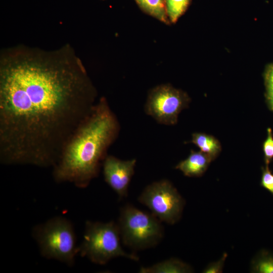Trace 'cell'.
I'll use <instances>...</instances> for the list:
<instances>
[{"instance_id":"1","label":"cell","mask_w":273,"mask_h":273,"mask_svg":"<svg viewBox=\"0 0 273 273\" xmlns=\"http://www.w3.org/2000/svg\"><path fill=\"white\" fill-rule=\"evenodd\" d=\"M97 90L69 44L19 46L0 56V162L52 168L96 104Z\"/></svg>"},{"instance_id":"2","label":"cell","mask_w":273,"mask_h":273,"mask_svg":"<svg viewBox=\"0 0 273 273\" xmlns=\"http://www.w3.org/2000/svg\"><path fill=\"white\" fill-rule=\"evenodd\" d=\"M120 129L119 121L107 100L101 97L53 167L55 181L86 188L98 176L108 149L116 141Z\"/></svg>"},{"instance_id":"3","label":"cell","mask_w":273,"mask_h":273,"mask_svg":"<svg viewBox=\"0 0 273 273\" xmlns=\"http://www.w3.org/2000/svg\"><path fill=\"white\" fill-rule=\"evenodd\" d=\"M32 235L41 255L72 266L79 253L72 223L63 216H55L34 226Z\"/></svg>"},{"instance_id":"4","label":"cell","mask_w":273,"mask_h":273,"mask_svg":"<svg viewBox=\"0 0 273 273\" xmlns=\"http://www.w3.org/2000/svg\"><path fill=\"white\" fill-rule=\"evenodd\" d=\"M121 239L117 223L87 220L82 241L78 246L79 254L94 263L104 265L119 257L137 261L139 257L125 252L121 245Z\"/></svg>"},{"instance_id":"5","label":"cell","mask_w":273,"mask_h":273,"mask_svg":"<svg viewBox=\"0 0 273 273\" xmlns=\"http://www.w3.org/2000/svg\"><path fill=\"white\" fill-rule=\"evenodd\" d=\"M117 224L122 242L133 250L155 247L164 235L161 221L156 216L129 204L121 208Z\"/></svg>"},{"instance_id":"6","label":"cell","mask_w":273,"mask_h":273,"mask_svg":"<svg viewBox=\"0 0 273 273\" xmlns=\"http://www.w3.org/2000/svg\"><path fill=\"white\" fill-rule=\"evenodd\" d=\"M161 222L169 224L180 218L185 201L172 184L163 179L148 185L138 198Z\"/></svg>"},{"instance_id":"7","label":"cell","mask_w":273,"mask_h":273,"mask_svg":"<svg viewBox=\"0 0 273 273\" xmlns=\"http://www.w3.org/2000/svg\"><path fill=\"white\" fill-rule=\"evenodd\" d=\"M190 101L184 91L168 84H161L149 92L145 111L159 123L173 125L176 124L178 114L188 106Z\"/></svg>"},{"instance_id":"8","label":"cell","mask_w":273,"mask_h":273,"mask_svg":"<svg viewBox=\"0 0 273 273\" xmlns=\"http://www.w3.org/2000/svg\"><path fill=\"white\" fill-rule=\"evenodd\" d=\"M136 163L135 159L122 160L108 155L103 161L102 166L104 180L119 198L127 196Z\"/></svg>"},{"instance_id":"9","label":"cell","mask_w":273,"mask_h":273,"mask_svg":"<svg viewBox=\"0 0 273 273\" xmlns=\"http://www.w3.org/2000/svg\"><path fill=\"white\" fill-rule=\"evenodd\" d=\"M211 158L201 151L192 150L190 155L185 160L179 162L175 169L181 171L189 177H199L207 170Z\"/></svg>"},{"instance_id":"10","label":"cell","mask_w":273,"mask_h":273,"mask_svg":"<svg viewBox=\"0 0 273 273\" xmlns=\"http://www.w3.org/2000/svg\"><path fill=\"white\" fill-rule=\"evenodd\" d=\"M192 272V267L179 259L169 258L149 266H142L140 273H184Z\"/></svg>"},{"instance_id":"11","label":"cell","mask_w":273,"mask_h":273,"mask_svg":"<svg viewBox=\"0 0 273 273\" xmlns=\"http://www.w3.org/2000/svg\"><path fill=\"white\" fill-rule=\"evenodd\" d=\"M191 142L196 145L200 151L213 160L221 151L219 142L214 136L204 133H194Z\"/></svg>"},{"instance_id":"12","label":"cell","mask_w":273,"mask_h":273,"mask_svg":"<svg viewBox=\"0 0 273 273\" xmlns=\"http://www.w3.org/2000/svg\"><path fill=\"white\" fill-rule=\"evenodd\" d=\"M138 6L146 14L158 19L160 21L169 24L165 0H134Z\"/></svg>"},{"instance_id":"13","label":"cell","mask_w":273,"mask_h":273,"mask_svg":"<svg viewBox=\"0 0 273 273\" xmlns=\"http://www.w3.org/2000/svg\"><path fill=\"white\" fill-rule=\"evenodd\" d=\"M192 0H165L166 12L170 22L175 23L187 11Z\"/></svg>"},{"instance_id":"14","label":"cell","mask_w":273,"mask_h":273,"mask_svg":"<svg viewBox=\"0 0 273 273\" xmlns=\"http://www.w3.org/2000/svg\"><path fill=\"white\" fill-rule=\"evenodd\" d=\"M253 272L273 273V255L266 251H262L252 262Z\"/></svg>"},{"instance_id":"15","label":"cell","mask_w":273,"mask_h":273,"mask_svg":"<svg viewBox=\"0 0 273 273\" xmlns=\"http://www.w3.org/2000/svg\"><path fill=\"white\" fill-rule=\"evenodd\" d=\"M266 99L270 109L273 112V65L267 70L265 74Z\"/></svg>"},{"instance_id":"16","label":"cell","mask_w":273,"mask_h":273,"mask_svg":"<svg viewBox=\"0 0 273 273\" xmlns=\"http://www.w3.org/2000/svg\"><path fill=\"white\" fill-rule=\"evenodd\" d=\"M263 151L266 165H268L273 158V137L271 129H267V137L263 144Z\"/></svg>"},{"instance_id":"17","label":"cell","mask_w":273,"mask_h":273,"mask_svg":"<svg viewBox=\"0 0 273 273\" xmlns=\"http://www.w3.org/2000/svg\"><path fill=\"white\" fill-rule=\"evenodd\" d=\"M261 186L273 195V173L269 169L268 165L262 168Z\"/></svg>"},{"instance_id":"18","label":"cell","mask_w":273,"mask_h":273,"mask_svg":"<svg viewBox=\"0 0 273 273\" xmlns=\"http://www.w3.org/2000/svg\"><path fill=\"white\" fill-rule=\"evenodd\" d=\"M227 254H223L222 257L217 262L209 264L203 270L206 273H219L221 272L224 262L226 258Z\"/></svg>"},{"instance_id":"19","label":"cell","mask_w":273,"mask_h":273,"mask_svg":"<svg viewBox=\"0 0 273 273\" xmlns=\"http://www.w3.org/2000/svg\"><path fill=\"white\" fill-rule=\"evenodd\" d=\"M104 1V0H103Z\"/></svg>"}]
</instances>
